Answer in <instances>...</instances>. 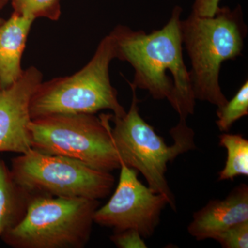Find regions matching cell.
<instances>
[{"instance_id": "cell-1", "label": "cell", "mask_w": 248, "mask_h": 248, "mask_svg": "<svg viewBox=\"0 0 248 248\" xmlns=\"http://www.w3.org/2000/svg\"><path fill=\"white\" fill-rule=\"evenodd\" d=\"M182 13V7L175 6L167 24L151 33L119 25L110 34L116 58L135 71L129 84L148 91L155 99H168L179 121H186L195 112L196 99L183 57Z\"/></svg>"}, {"instance_id": "cell-2", "label": "cell", "mask_w": 248, "mask_h": 248, "mask_svg": "<svg viewBox=\"0 0 248 248\" xmlns=\"http://www.w3.org/2000/svg\"><path fill=\"white\" fill-rule=\"evenodd\" d=\"M247 27L241 6L219 7L214 17L191 13L182 21L183 45L190 58V71L196 100L221 107L228 99L222 92L219 73L222 63L242 53Z\"/></svg>"}, {"instance_id": "cell-3", "label": "cell", "mask_w": 248, "mask_h": 248, "mask_svg": "<svg viewBox=\"0 0 248 248\" xmlns=\"http://www.w3.org/2000/svg\"><path fill=\"white\" fill-rule=\"evenodd\" d=\"M116 58L111 34L98 45L89 63L71 76L42 82L30 104L32 120L54 115L95 114L110 110L121 117L126 111L118 100L117 90L109 76L110 62Z\"/></svg>"}, {"instance_id": "cell-4", "label": "cell", "mask_w": 248, "mask_h": 248, "mask_svg": "<svg viewBox=\"0 0 248 248\" xmlns=\"http://www.w3.org/2000/svg\"><path fill=\"white\" fill-rule=\"evenodd\" d=\"M130 86L133 99L128 112L121 117L110 115V121L114 124L110 127L112 141L121 163L141 172L148 187L165 196L171 208L176 210L175 199L166 177L168 164L179 155L195 149V134L188 126L176 125L170 130L174 144L166 145L164 139L140 115L137 89Z\"/></svg>"}, {"instance_id": "cell-5", "label": "cell", "mask_w": 248, "mask_h": 248, "mask_svg": "<svg viewBox=\"0 0 248 248\" xmlns=\"http://www.w3.org/2000/svg\"><path fill=\"white\" fill-rule=\"evenodd\" d=\"M99 200L31 195L22 221L1 239L14 248H83Z\"/></svg>"}, {"instance_id": "cell-6", "label": "cell", "mask_w": 248, "mask_h": 248, "mask_svg": "<svg viewBox=\"0 0 248 248\" xmlns=\"http://www.w3.org/2000/svg\"><path fill=\"white\" fill-rule=\"evenodd\" d=\"M110 115H54L31 121L32 148L60 155L112 172L120 169L121 159L110 132Z\"/></svg>"}, {"instance_id": "cell-7", "label": "cell", "mask_w": 248, "mask_h": 248, "mask_svg": "<svg viewBox=\"0 0 248 248\" xmlns=\"http://www.w3.org/2000/svg\"><path fill=\"white\" fill-rule=\"evenodd\" d=\"M16 182L32 195L102 200L110 195L115 177L72 158L31 149L11 159Z\"/></svg>"}, {"instance_id": "cell-8", "label": "cell", "mask_w": 248, "mask_h": 248, "mask_svg": "<svg viewBox=\"0 0 248 248\" xmlns=\"http://www.w3.org/2000/svg\"><path fill=\"white\" fill-rule=\"evenodd\" d=\"M117 188L108 203L98 208L94 222L113 229L138 231L143 239L154 234L163 209L169 204L165 196L156 193L138 179V171L121 163Z\"/></svg>"}, {"instance_id": "cell-9", "label": "cell", "mask_w": 248, "mask_h": 248, "mask_svg": "<svg viewBox=\"0 0 248 248\" xmlns=\"http://www.w3.org/2000/svg\"><path fill=\"white\" fill-rule=\"evenodd\" d=\"M42 82V73L30 67L14 84L0 89V153L24 154L32 149L31 100Z\"/></svg>"}, {"instance_id": "cell-10", "label": "cell", "mask_w": 248, "mask_h": 248, "mask_svg": "<svg viewBox=\"0 0 248 248\" xmlns=\"http://www.w3.org/2000/svg\"><path fill=\"white\" fill-rule=\"evenodd\" d=\"M248 221V186L241 184L224 200H212L196 212L187 231L197 241L214 239L233 225Z\"/></svg>"}, {"instance_id": "cell-11", "label": "cell", "mask_w": 248, "mask_h": 248, "mask_svg": "<svg viewBox=\"0 0 248 248\" xmlns=\"http://www.w3.org/2000/svg\"><path fill=\"white\" fill-rule=\"evenodd\" d=\"M34 20L14 12L0 24V89L14 84L24 73L21 60Z\"/></svg>"}, {"instance_id": "cell-12", "label": "cell", "mask_w": 248, "mask_h": 248, "mask_svg": "<svg viewBox=\"0 0 248 248\" xmlns=\"http://www.w3.org/2000/svg\"><path fill=\"white\" fill-rule=\"evenodd\" d=\"M31 195L16 182L11 169L0 158V239L22 221Z\"/></svg>"}, {"instance_id": "cell-13", "label": "cell", "mask_w": 248, "mask_h": 248, "mask_svg": "<svg viewBox=\"0 0 248 248\" xmlns=\"http://www.w3.org/2000/svg\"><path fill=\"white\" fill-rule=\"evenodd\" d=\"M219 145L227 151L224 168L218 173V180H233L239 176L248 175V140L241 135L223 133Z\"/></svg>"}, {"instance_id": "cell-14", "label": "cell", "mask_w": 248, "mask_h": 248, "mask_svg": "<svg viewBox=\"0 0 248 248\" xmlns=\"http://www.w3.org/2000/svg\"><path fill=\"white\" fill-rule=\"evenodd\" d=\"M248 115V81H246L231 101L218 107L217 110V127L220 131L227 133L233 124Z\"/></svg>"}, {"instance_id": "cell-15", "label": "cell", "mask_w": 248, "mask_h": 248, "mask_svg": "<svg viewBox=\"0 0 248 248\" xmlns=\"http://www.w3.org/2000/svg\"><path fill=\"white\" fill-rule=\"evenodd\" d=\"M14 13L33 19L58 20L61 15L60 0H11Z\"/></svg>"}, {"instance_id": "cell-16", "label": "cell", "mask_w": 248, "mask_h": 248, "mask_svg": "<svg viewBox=\"0 0 248 248\" xmlns=\"http://www.w3.org/2000/svg\"><path fill=\"white\" fill-rule=\"evenodd\" d=\"M213 239L223 248H248V221L229 227Z\"/></svg>"}, {"instance_id": "cell-17", "label": "cell", "mask_w": 248, "mask_h": 248, "mask_svg": "<svg viewBox=\"0 0 248 248\" xmlns=\"http://www.w3.org/2000/svg\"><path fill=\"white\" fill-rule=\"evenodd\" d=\"M110 240L117 248H148L143 238L136 230L128 229L114 232V234L110 236Z\"/></svg>"}, {"instance_id": "cell-18", "label": "cell", "mask_w": 248, "mask_h": 248, "mask_svg": "<svg viewBox=\"0 0 248 248\" xmlns=\"http://www.w3.org/2000/svg\"><path fill=\"white\" fill-rule=\"evenodd\" d=\"M221 0H195L192 14L200 17H212L219 9Z\"/></svg>"}, {"instance_id": "cell-19", "label": "cell", "mask_w": 248, "mask_h": 248, "mask_svg": "<svg viewBox=\"0 0 248 248\" xmlns=\"http://www.w3.org/2000/svg\"><path fill=\"white\" fill-rule=\"evenodd\" d=\"M11 1V0H0V11Z\"/></svg>"}, {"instance_id": "cell-20", "label": "cell", "mask_w": 248, "mask_h": 248, "mask_svg": "<svg viewBox=\"0 0 248 248\" xmlns=\"http://www.w3.org/2000/svg\"><path fill=\"white\" fill-rule=\"evenodd\" d=\"M4 22V19H1V18H0V24H2L3 22Z\"/></svg>"}]
</instances>
